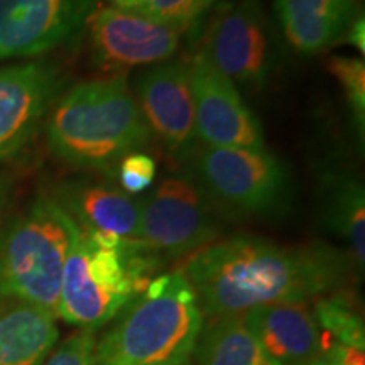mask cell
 Instances as JSON below:
<instances>
[{"label":"cell","mask_w":365,"mask_h":365,"mask_svg":"<svg viewBox=\"0 0 365 365\" xmlns=\"http://www.w3.org/2000/svg\"><path fill=\"white\" fill-rule=\"evenodd\" d=\"M181 272L205 318H213L266 304H308L346 289L360 271L346 250L325 242L282 245L235 235L190 255Z\"/></svg>","instance_id":"6da1fadb"},{"label":"cell","mask_w":365,"mask_h":365,"mask_svg":"<svg viewBox=\"0 0 365 365\" xmlns=\"http://www.w3.org/2000/svg\"><path fill=\"white\" fill-rule=\"evenodd\" d=\"M46 120L49 148L71 166L110 171L150 140L124 75L85 81L56 98Z\"/></svg>","instance_id":"7a4b0ae2"},{"label":"cell","mask_w":365,"mask_h":365,"mask_svg":"<svg viewBox=\"0 0 365 365\" xmlns=\"http://www.w3.org/2000/svg\"><path fill=\"white\" fill-rule=\"evenodd\" d=\"M97 339L93 365H191L205 314L198 296L173 271L158 276Z\"/></svg>","instance_id":"3957f363"},{"label":"cell","mask_w":365,"mask_h":365,"mask_svg":"<svg viewBox=\"0 0 365 365\" xmlns=\"http://www.w3.org/2000/svg\"><path fill=\"white\" fill-rule=\"evenodd\" d=\"M163 264L140 240L98 239L76 228L63 269L58 318L80 330H100L156 279Z\"/></svg>","instance_id":"277c9868"},{"label":"cell","mask_w":365,"mask_h":365,"mask_svg":"<svg viewBox=\"0 0 365 365\" xmlns=\"http://www.w3.org/2000/svg\"><path fill=\"white\" fill-rule=\"evenodd\" d=\"M76 223L54 198L39 196L0 230V298L58 318L59 289Z\"/></svg>","instance_id":"5b68a950"},{"label":"cell","mask_w":365,"mask_h":365,"mask_svg":"<svg viewBox=\"0 0 365 365\" xmlns=\"http://www.w3.org/2000/svg\"><path fill=\"white\" fill-rule=\"evenodd\" d=\"M190 178L223 212L237 217H276L291 198L286 166L267 149L200 145L190 158Z\"/></svg>","instance_id":"8992f818"},{"label":"cell","mask_w":365,"mask_h":365,"mask_svg":"<svg viewBox=\"0 0 365 365\" xmlns=\"http://www.w3.org/2000/svg\"><path fill=\"white\" fill-rule=\"evenodd\" d=\"M215 205L190 176L166 178L140 198L139 240L166 259L190 257L217 242Z\"/></svg>","instance_id":"52a82bcc"},{"label":"cell","mask_w":365,"mask_h":365,"mask_svg":"<svg viewBox=\"0 0 365 365\" xmlns=\"http://www.w3.org/2000/svg\"><path fill=\"white\" fill-rule=\"evenodd\" d=\"M85 26L93 63L108 73L170 61L182 33L134 9L115 6L91 9Z\"/></svg>","instance_id":"ba28073f"},{"label":"cell","mask_w":365,"mask_h":365,"mask_svg":"<svg viewBox=\"0 0 365 365\" xmlns=\"http://www.w3.org/2000/svg\"><path fill=\"white\" fill-rule=\"evenodd\" d=\"M198 53L232 81L261 88L271 71V41L257 0L218 6L208 22Z\"/></svg>","instance_id":"9c48e42d"},{"label":"cell","mask_w":365,"mask_h":365,"mask_svg":"<svg viewBox=\"0 0 365 365\" xmlns=\"http://www.w3.org/2000/svg\"><path fill=\"white\" fill-rule=\"evenodd\" d=\"M186 63L200 144L210 148L266 149L262 127L242 100L234 81L198 51Z\"/></svg>","instance_id":"30bf717a"},{"label":"cell","mask_w":365,"mask_h":365,"mask_svg":"<svg viewBox=\"0 0 365 365\" xmlns=\"http://www.w3.org/2000/svg\"><path fill=\"white\" fill-rule=\"evenodd\" d=\"M135 102L150 134L176 161H188L200 148L188 63H159L137 80Z\"/></svg>","instance_id":"8fae6325"},{"label":"cell","mask_w":365,"mask_h":365,"mask_svg":"<svg viewBox=\"0 0 365 365\" xmlns=\"http://www.w3.org/2000/svg\"><path fill=\"white\" fill-rule=\"evenodd\" d=\"M93 0H0V61L51 51L85 27Z\"/></svg>","instance_id":"7c38bea8"},{"label":"cell","mask_w":365,"mask_h":365,"mask_svg":"<svg viewBox=\"0 0 365 365\" xmlns=\"http://www.w3.org/2000/svg\"><path fill=\"white\" fill-rule=\"evenodd\" d=\"M59 75L44 63L0 68V161L17 154L48 117Z\"/></svg>","instance_id":"4fadbf2b"},{"label":"cell","mask_w":365,"mask_h":365,"mask_svg":"<svg viewBox=\"0 0 365 365\" xmlns=\"http://www.w3.org/2000/svg\"><path fill=\"white\" fill-rule=\"evenodd\" d=\"M56 202L85 234L107 240H139L140 200L125 193L117 182L73 181Z\"/></svg>","instance_id":"5bb4252c"},{"label":"cell","mask_w":365,"mask_h":365,"mask_svg":"<svg viewBox=\"0 0 365 365\" xmlns=\"http://www.w3.org/2000/svg\"><path fill=\"white\" fill-rule=\"evenodd\" d=\"M259 344L279 365H307L331 344L307 303L266 304L242 313Z\"/></svg>","instance_id":"9a60e30c"},{"label":"cell","mask_w":365,"mask_h":365,"mask_svg":"<svg viewBox=\"0 0 365 365\" xmlns=\"http://www.w3.org/2000/svg\"><path fill=\"white\" fill-rule=\"evenodd\" d=\"M274 9L286 41L304 56L344 43L364 16L359 0H276Z\"/></svg>","instance_id":"2e32d148"},{"label":"cell","mask_w":365,"mask_h":365,"mask_svg":"<svg viewBox=\"0 0 365 365\" xmlns=\"http://www.w3.org/2000/svg\"><path fill=\"white\" fill-rule=\"evenodd\" d=\"M56 319L24 301L0 298V365H44L59 340Z\"/></svg>","instance_id":"e0dca14e"},{"label":"cell","mask_w":365,"mask_h":365,"mask_svg":"<svg viewBox=\"0 0 365 365\" xmlns=\"http://www.w3.org/2000/svg\"><path fill=\"white\" fill-rule=\"evenodd\" d=\"M323 218L327 227L346 244L359 271L365 264V188L345 168H327L322 175Z\"/></svg>","instance_id":"ac0fdd59"},{"label":"cell","mask_w":365,"mask_h":365,"mask_svg":"<svg viewBox=\"0 0 365 365\" xmlns=\"http://www.w3.org/2000/svg\"><path fill=\"white\" fill-rule=\"evenodd\" d=\"M198 365H279L259 344L242 313L208 318L195 349Z\"/></svg>","instance_id":"d6986e66"},{"label":"cell","mask_w":365,"mask_h":365,"mask_svg":"<svg viewBox=\"0 0 365 365\" xmlns=\"http://www.w3.org/2000/svg\"><path fill=\"white\" fill-rule=\"evenodd\" d=\"M313 317L319 330L335 344L365 350V325L355 301L346 289L314 301Z\"/></svg>","instance_id":"ffe728a7"},{"label":"cell","mask_w":365,"mask_h":365,"mask_svg":"<svg viewBox=\"0 0 365 365\" xmlns=\"http://www.w3.org/2000/svg\"><path fill=\"white\" fill-rule=\"evenodd\" d=\"M328 70L344 90L349 110L352 113L355 132L364 143L365 132V65L364 59L352 56H333Z\"/></svg>","instance_id":"44dd1931"},{"label":"cell","mask_w":365,"mask_h":365,"mask_svg":"<svg viewBox=\"0 0 365 365\" xmlns=\"http://www.w3.org/2000/svg\"><path fill=\"white\" fill-rule=\"evenodd\" d=\"M215 0H140L134 11L185 31L198 19L202 14L212 7Z\"/></svg>","instance_id":"7402d4cb"},{"label":"cell","mask_w":365,"mask_h":365,"mask_svg":"<svg viewBox=\"0 0 365 365\" xmlns=\"http://www.w3.org/2000/svg\"><path fill=\"white\" fill-rule=\"evenodd\" d=\"M156 171V161L149 154L143 153V150L132 153L118 163L117 185L132 196L140 195L153 186Z\"/></svg>","instance_id":"603a6c76"},{"label":"cell","mask_w":365,"mask_h":365,"mask_svg":"<svg viewBox=\"0 0 365 365\" xmlns=\"http://www.w3.org/2000/svg\"><path fill=\"white\" fill-rule=\"evenodd\" d=\"M97 331L78 330L58 345L44 365H93Z\"/></svg>","instance_id":"cb8c5ba5"},{"label":"cell","mask_w":365,"mask_h":365,"mask_svg":"<svg viewBox=\"0 0 365 365\" xmlns=\"http://www.w3.org/2000/svg\"><path fill=\"white\" fill-rule=\"evenodd\" d=\"M325 355H328L335 365H365L364 350L335 344V341H331V344L327 346Z\"/></svg>","instance_id":"d4e9b609"},{"label":"cell","mask_w":365,"mask_h":365,"mask_svg":"<svg viewBox=\"0 0 365 365\" xmlns=\"http://www.w3.org/2000/svg\"><path fill=\"white\" fill-rule=\"evenodd\" d=\"M344 43L352 44L355 49H359V51L364 54V51H365V21H364V16L359 17V19L354 22Z\"/></svg>","instance_id":"484cf974"},{"label":"cell","mask_w":365,"mask_h":365,"mask_svg":"<svg viewBox=\"0 0 365 365\" xmlns=\"http://www.w3.org/2000/svg\"><path fill=\"white\" fill-rule=\"evenodd\" d=\"M12 188H14L12 178L6 175V173H0V223H2V218H4V213H6L9 200H11Z\"/></svg>","instance_id":"4316f807"},{"label":"cell","mask_w":365,"mask_h":365,"mask_svg":"<svg viewBox=\"0 0 365 365\" xmlns=\"http://www.w3.org/2000/svg\"><path fill=\"white\" fill-rule=\"evenodd\" d=\"M112 6L122 7V9H134L140 0H110Z\"/></svg>","instance_id":"83f0119b"},{"label":"cell","mask_w":365,"mask_h":365,"mask_svg":"<svg viewBox=\"0 0 365 365\" xmlns=\"http://www.w3.org/2000/svg\"><path fill=\"white\" fill-rule=\"evenodd\" d=\"M307 365H335V364H333V362H331V359H330V357H328V355H325V354H323V355H319V357H318V359H314V360H312V362H309V364H307Z\"/></svg>","instance_id":"f1b7e54d"}]
</instances>
